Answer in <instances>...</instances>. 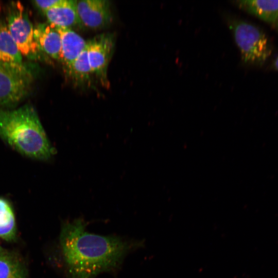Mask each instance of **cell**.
I'll return each instance as SVG.
<instances>
[{
	"label": "cell",
	"mask_w": 278,
	"mask_h": 278,
	"mask_svg": "<svg viewBox=\"0 0 278 278\" xmlns=\"http://www.w3.org/2000/svg\"><path fill=\"white\" fill-rule=\"evenodd\" d=\"M114 46V37L109 33L97 35L87 41L88 58L92 73L106 88L109 86L107 71Z\"/></svg>",
	"instance_id": "8992f818"
},
{
	"label": "cell",
	"mask_w": 278,
	"mask_h": 278,
	"mask_svg": "<svg viewBox=\"0 0 278 278\" xmlns=\"http://www.w3.org/2000/svg\"><path fill=\"white\" fill-rule=\"evenodd\" d=\"M60 244L70 278H94L114 272L128 254L143 246L140 240L90 233L82 219L63 223Z\"/></svg>",
	"instance_id": "6da1fadb"
},
{
	"label": "cell",
	"mask_w": 278,
	"mask_h": 278,
	"mask_svg": "<svg viewBox=\"0 0 278 278\" xmlns=\"http://www.w3.org/2000/svg\"><path fill=\"white\" fill-rule=\"evenodd\" d=\"M0 137L21 153L36 160H47L54 152L36 111L30 105L0 109Z\"/></svg>",
	"instance_id": "7a4b0ae2"
},
{
	"label": "cell",
	"mask_w": 278,
	"mask_h": 278,
	"mask_svg": "<svg viewBox=\"0 0 278 278\" xmlns=\"http://www.w3.org/2000/svg\"><path fill=\"white\" fill-rule=\"evenodd\" d=\"M49 23L56 27L71 28L80 25L76 1L61 0L56 6L44 12Z\"/></svg>",
	"instance_id": "30bf717a"
},
{
	"label": "cell",
	"mask_w": 278,
	"mask_h": 278,
	"mask_svg": "<svg viewBox=\"0 0 278 278\" xmlns=\"http://www.w3.org/2000/svg\"><path fill=\"white\" fill-rule=\"evenodd\" d=\"M9 15L8 28L22 56L32 59L38 58L40 51L34 38V27L20 4Z\"/></svg>",
	"instance_id": "5b68a950"
},
{
	"label": "cell",
	"mask_w": 278,
	"mask_h": 278,
	"mask_svg": "<svg viewBox=\"0 0 278 278\" xmlns=\"http://www.w3.org/2000/svg\"><path fill=\"white\" fill-rule=\"evenodd\" d=\"M33 74L23 63L0 61V107L15 105L28 94Z\"/></svg>",
	"instance_id": "277c9868"
},
{
	"label": "cell",
	"mask_w": 278,
	"mask_h": 278,
	"mask_svg": "<svg viewBox=\"0 0 278 278\" xmlns=\"http://www.w3.org/2000/svg\"><path fill=\"white\" fill-rule=\"evenodd\" d=\"M61 0L35 1L34 4L43 12L57 5Z\"/></svg>",
	"instance_id": "2e32d148"
},
{
	"label": "cell",
	"mask_w": 278,
	"mask_h": 278,
	"mask_svg": "<svg viewBox=\"0 0 278 278\" xmlns=\"http://www.w3.org/2000/svg\"><path fill=\"white\" fill-rule=\"evenodd\" d=\"M0 278H27L25 269L15 257L0 253Z\"/></svg>",
	"instance_id": "9a60e30c"
},
{
	"label": "cell",
	"mask_w": 278,
	"mask_h": 278,
	"mask_svg": "<svg viewBox=\"0 0 278 278\" xmlns=\"http://www.w3.org/2000/svg\"><path fill=\"white\" fill-rule=\"evenodd\" d=\"M16 227L14 214L9 203L0 198V237L10 241L15 238Z\"/></svg>",
	"instance_id": "5bb4252c"
},
{
	"label": "cell",
	"mask_w": 278,
	"mask_h": 278,
	"mask_svg": "<svg viewBox=\"0 0 278 278\" xmlns=\"http://www.w3.org/2000/svg\"><path fill=\"white\" fill-rule=\"evenodd\" d=\"M80 25L98 29L109 25L112 21L110 4L106 0L76 1Z\"/></svg>",
	"instance_id": "52a82bcc"
},
{
	"label": "cell",
	"mask_w": 278,
	"mask_h": 278,
	"mask_svg": "<svg viewBox=\"0 0 278 278\" xmlns=\"http://www.w3.org/2000/svg\"><path fill=\"white\" fill-rule=\"evenodd\" d=\"M0 61L22 63V55L7 25L0 23Z\"/></svg>",
	"instance_id": "7c38bea8"
},
{
	"label": "cell",
	"mask_w": 278,
	"mask_h": 278,
	"mask_svg": "<svg viewBox=\"0 0 278 278\" xmlns=\"http://www.w3.org/2000/svg\"><path fill=\"white\" fill-rule=\"evenodd\" d=\"M33 32L40 50L60 61L61 41L58 28L50 23L39 24L34 27Z\"/></svg>",
	"instance_id": "ba28073f"
},
{
	"label": "cell",
	"mask_w": 278,
	"mask_h": 278,
	"mask_svg": "<svg viewBox=\"0 0 278 278\" xmlns=\"http://www.w3.org/2000/svg\"><path fill=\"white\" fill-rule=\"evenodd\" d=\"M2 252V248L0 246V253H1Z\"/></svg>",
	"instance_id": "ac0fdd59"
},
{
	"label": "cell",
	"mask_w": 278,
	"mask_h": 278,
	"mask_svg": "<svg viewBox=\"0 0 278 278\" xmlns=\"http://www.w3.org/2000/svg\"><path fill=\"white\" fill-rule=\"evenodd\" d=\"M272 67L275 70L278 71V56L274 60Z\"/></svg>",
	"instance_id": "e0dca14e"
},
{
	"label": "cell",
	"mask_w": 278,
	"mask_h": 278,
	"mask_svg": "<svg viewBox=\"0 0 278 278\" xmlns=\"http://www.w3.org/2000/svg\"><path fill=\"white\" fill-rule=\"evenodd\" d=\"M57 28L61 36L60 61L66 69L86 47L87 41L71 28Z\"/></svg>",
	"instance_id": "9c48e42d"
},
{
	"label": "cell",
	"mask_w": 278,
	"mask_h": 278,
	"mask_svg": "<svg viewBox=\"0 0 278 278\" xmlns=\"http://www.w3.org/2000/svg\"><path fill=\"white\" fill-rule=\"evenodd\" d=\"M235 3L239 8L278 26V0H241Z\"/></svg>",
	"instance_id": "8fae6325"
},
{
	"label": "cell",
	"mask_w": 278,
	"mask_h": 278,
	"mask_svg": "<svg viewBox=\"0 0 278 278\" xmlns=\"http://www.w3.org/2000/svg\"><path fill=\"white\" fill-rule=\"evenodd\" d=\"M70 78L77 84L88 82L92 74L89 62L86 46L74 61L66 69Z\"/></svg>",
	"instance_id": "4fadbf2b"
},
{
	"label": "cell",
	"mask_w": 278,
	"mask_h": 278,
	"mask_svg": "<svg viewBox=\"0 0 278 278\" xmlns=\"http://www.w3.org/2000/svg\"><path fill=\"white\" fill-rule=\"evenodd\" d=\"M229 25L244 62L264 64L271 55L272 48L263 31L251 23L236 19L229 20Z\"/></svg>",
	"instance_id": "3957f363"
}]
</instances>
